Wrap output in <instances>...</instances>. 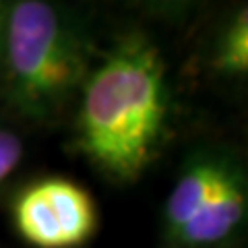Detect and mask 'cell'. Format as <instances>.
<instances>
[{
    "mask_svg": "<svg viewBox=\"0 0 248 248\" xmlns=\"http://www.w3.org/2000/svg\"><path fill=\"white\" fill-rule=\"evenodd\" d=\"M25 155V141L11 124L0 122V186L15 174Z\"/></svg>",
    "mask_w": 248,
    "mask_h": 248,
    "instance_id": "obj_6",
    "label": "cell"
},
{
    "mask_svg": "<svg viewBox=\"0 0 248 248\" xmlns=\"http://www.w3.org/2000/svg\"><path fill=\"white\" fill-rule=\"evenodd\" d=\"M6 2H9V0H0V40H2V25H4V15H6Z\"/></svg>",
    "mask_w": 248,
    "mask_h": 248,
    "instance_id": "obj_8",
    "label": "cell"
},
{
    "mask_svg": "<svg viewBox=\"0 0 248 248\" xmlns=\"http://www.w3.org/2000/svg\"><path fill=\"white\" fill-rule=\"evenodd\" d=\"M168 110L166 60L145 31L128 29L95 58L81 85L75 147L108 180L130 184L157 155Z\"/></svg>",
    "mask_w": 248,
    "mask_h": 248,
    "instance_id": "obj_1",
    "label": "cell"
},
{
    "mask_svg": "<svg viewBox=\"0 0 248 248\" xmlns=\"http://www.w3.org/2000/svg\"><path fill=\"white\" fill-rule=\"evenodd\" d=\"M248 182L240 159L223 147L186 155L161 209L168 248H219L246 223Z\"/></svg>",
    "mask_w": 248,
    "mask_h": 248,
    "instance_id": "obj_3",
    "label": "cell"
},
{
    "mask_svg": "<svg viewBox=\"0 0 248 248\" xmlns=\"http://www.w3.org/2000/svg\"><path fill=\"white\" fill-rule=\"evenodd\" d=\"M209 66L226 81H240L248 75V11L240 4L217 27L211 48Z\"/></svg>",
    "mask_w": 248,
    "mask_h": 248,
    "instance_id": "obj_5",
    "label": "cell"
},
{
    "mask_svg": "<svg viewBox=\"0 0 248 248\" xmlns=\"http://www.w3.org/2000/svg\"><path fill=\"white\" fill-rule=\"evenodd\" d=\"M126 4L135 6L137 11H141L151 17L159 19H184L207 0H124Z\"/></svg>",
    "mask_w": 248,
    "mask_h": 248,
    "instance_id": "obj_7",
    "label": "cell"
},
{
    "mask_svg": "<svg viewBox=\"0 0 248 248\" xmlns=\"http://www.w3.org/2000/svg\"><path fill=\"white\" fill-rule=\"evenodd\" d=\"M11 215L21 240L33 248H79L97 230V207L89 190L62 176L23 186Z\"/></svg>",
    "mask_w": 248,
    "mask_h": 248,
    "instance_id": "obj_4",
    "label": "cell"
},
{
    "mask_svg": "<svg viewBox=\"0 0 248 248\" xmlns=\"http://www.w3.org/2000/svg\"><path fill=\"white\" fill-rule=\"evenodd\" d=\"M95 54L62 0H9L0 40V91L15 112L50 122L79 95Z\"/></svg>",
    "mask_w": 248,
    "mask_h": 248,
    "instance_id": "obj_2",
    "label": "cell"
}]
</instances>
